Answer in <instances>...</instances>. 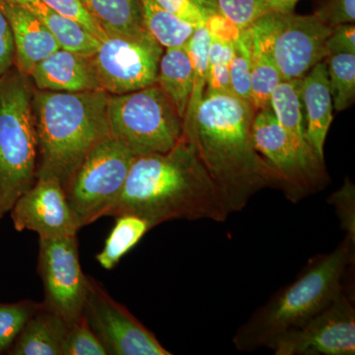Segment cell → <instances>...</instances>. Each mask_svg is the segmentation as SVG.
Returning a JSON list of instances; mask_svg holds the SVG:
<instances>
[{
	"label": "cell",
	"mask_w": 355,
	"mask_h": 355,
	"mask_svg": "<svg viewBox=\"0 0 355 355\" xmlns=\"http://www.w3.org/2000/svg\"><path fill=\"white\" fill-rule=\"evenodd\" d=\"M253 105L234 94L203 96L183 118V139L220 191L229 214L241 211L259 191L282 187L280 177L254 146Z\"/></svg>",
	"instance_id": "obj_1"
},
{
	"label": "cell",
	"mask_w": 355,
	"mask_h": 355,
	"mask_svg": "<svg viewBox=\"0 0 355 355\" xmlns=\"http://www.w3.org/2000/svg\"><path fill=\"white\" fill-rule=\"evenodd\" d=\"M135 214L153 228L174 219L226 221L227 207L188 142L171 150L137 156L120 197L106 216Z\"/></svg>",
	"instance_id": "obj_2"
},
{
	"label": "cell",
	"mask_w": 355,
	"mask_h": 355,
	"mask_svg": "<svg viewBox=\"0 0 355 355\" xmlns=\"http://www.w3.org/2000/svg\"><path fill=\"white\" fill-rule=\"evenodd\" d=\"M104 90L55 92L35 88L32 108L38 139L37 179L53 177L67 190L87 154L110 135Z\"/></svg>",
	"instance_id": "obj_3"
},
{
	"label": "cell",
	"mask_w": 355,
	"mask_h": 355,
	"mask_svg": "<svg viewBox=\"0 0 355 355\" xmlns=\"http://www.w3.org/2000/svg\"><path fill=\"white\" fill-rule=\"evenodd\" d=\"M355 260V243L345 236L330 253L310 260L288 286L277 292L240 327L233 338L240 352L272 349L282 336L309 321L340 295Z\"/></svg>",
	"instance_id": "obj_4"
},
{
	"label": "cell",
	"mask_w": 355,
	"mask_h": 355,
	"mask_svg": "<svg viewBox=\"0 0 355 355\" xmlns=\"http://www.w3.org/2000/svg\"><path fill=\"white\" fill-rule=\"evenodd\" d=\"M35 87L15 67L0 76V216L35 184L38 139L33 116Z\"/></svg>",
	"instance_id": "obj_5"
},
{
	"label": "cell",
	"mask_w": 355,
	"mask_h": 355,
	"mask_svg": "<svg viewBox=\"0 0 355 355\" xmlns=\"http://www.w3.org/2000/svg\"><path fill=\"white\" fill-rule=\"evenodd\" d=\"M110 135L137 156L164 153L183 139V118L157 84L109 95Z\"/></svg>",
	"instance_id": "obj_6"
},
{
	"label": "cell",
	"mask_w": 355,
	"mask_h": 355,
	"mask_svg": "<svg viewBox=\"0 0 355 355\" xmlns=\"http://www.w3.org/2000/svg\"><path fill=\"white\" fill-rule=\"evenodd\" d=\"M135 158L111 135L84 158L65 190L78 230L106 216L120 197Z\"/></svg>",
	"instance_id": "obj_7"
},
{
	"label": "cell",
	"mask_w": 355,
	"mask_h": 355,
	"mask_svg": "<svg viewBox=\"0 0 355 355\" xmlns=\"http://www.w3.org/2000/svg\"><path fill=\"white\" fill-rule=\"evenodd\" d=\"M248 30L277 65L282 80H291L303 78L326 60V42L333 28L314 15L268 12Z\"/></svg>",
	"instance_id": "obj_8"
},
{
	"label": "cell",
	"mask_w": 355,
	"mask_h": 355,
	"mask_svg": "<svg viewBox=\"0 0 355 355\" xmlns=\"http://www.w3.org/2000/svg\"><path fill=\"white\" fill-rule=\"evenodd\" d=\"M252 132L257 150L279 174L280 189L291 202H300L330 183L324 160L314 150L299 146L277 123L272 110L256 112Z\"/></svg>",
	"instance_id": "obj_9"
},
{
	"label": "cell",
	"mask_w": 355,
	"mask_h": 355,
	"mask_svg": "<svg viewBox=\"0 0 355 355\" xmlns=\"http://www.w3.org/2000/svg\"><path fill=\"white\" fill-rule=\"evenodd\" d=\"M164 48L149 33L107 35L92 55L102 90L121 95L157 84Z\"/></svg>",
	"instance_id": "obj_10"
},
{
	"label": "cell",
	"mask_w": 355,
	"mask_h": 355,
	"mask_svg": "<svg viewBox=\"0 0 355 355\" xmlns=\"http://www.w3.org/2000/svg\"><path fill=\"white\" fill-rule=\"evenodd\" d=\"M38 272L44 287V306L67 323L80 319L88 277L81 268L76 235L40 239Z\"/></svg>",
	"instance_id": "obj_11"
},
{
	"label": "cell",
	"mask_w": 355,
	"mask_h": 355,
	"mask_svg": "<svg viewBox=\"0 0 355 355\" xmlns=\"http://www.w3.org/2000/svg\"><path fill=\"white\" fill-rule=\"evenodd\" d=\"M83 316L111 355H170L153 331L88 277Z\"/></svg>",
	"instance_id": "obj_12"
},
{
	"label": "cell",
	"mask_w": 355,
	"mask_h": 355,
	"mask_svg": "<svg viewBox=\"0 0 355 355\" xmlns=\"http://www.w3.org/2000/svg\"><path fill=\"white\" fill-rule=\"evenodd\" d=\"M277 355H354L355 309L343 291L321 312L272 347Z\"/></svg>",
	"instance_id": "obj_13"
},
{
	"label": "cell",
	"mask_w": 355,
	"mask_h": 355,
	"mask_svg": "<svg viewBox=\"0 0 355 355\" xmlns=\"http://www.w3.org/2000/svg\"><path fill=\"white\" fill-rule=\"evenodd\" d=\"M17 231L38 233L40 239L76 235V227L64 187L53 177L38 178L10 210Z\"/></svg>",
	"instance_id": "obj_14"
},
{
	"label": "cell",
	"mask_w": 355,
	"mask_h": 355,
	"mask_svg": "<svg viewBox=\"0 0 355 355\" xmlns=\"http://www.w3.org/2000/svg\"><path fill=\"white\" fill-rule=\"evenodd\" d=\"M29 77L38 90L69 93L102 90L92 55L64 48L40 62Z\"/></svg>",
	"instance_id": "obj_15"
},
{
	"label": "cell",
	"mask_w": 355,
	"mask_h": 355,
	"mask_svg": "<svg viewBox=\"0 0 355 355\" xmlns=\"http://www.w3.org/2000/svg\"><path fill=\"white\" fill-rule=\"evenodd\" d=\"M14 44V67L29 76L32 70L60 48L57 40L25 7L9 0H1Z\"/></svg>",
	"instance_id": "obj_16"
},
{
	"label": "cell",
	"mask_w": 355,
	"mask_h": 355,
	"mask_svg": "<svg viewBox=\"0 0 355 355\" xmlns=\"http://www.w3.org/2000/svg\"><path fill=\"white\" fill-rule=\"evenodd\" d=\"M302 103L308 142L317 155L324 160V142L334 120L326 60L315 65L303 77Z\"/></svg>",
	"instance_id": "obj_17"
},
{
	"label": "cell",
	"mask_w": 355,
	"mask_h": 355,
	"mask_svg": "<svg viewBox=\"0 0 355 355\" xmlns=\"http://www.w3.org/2000/svg\"><path fill=\"white\" fill-rule=\"evenodd\" d=\"M69 324L44 303L26 323L7 354L11 355H62Z\"/></svg>",
	"instance_id": "obj_18"
},
{
	"label": "cell",
	"mask_w": 355,
	"mask_h": 355,
	"mask_svg": "<svg viewBox=\"0 0 355 355\" xmlns=\"http://www.w3.org/2000/svg\"><path fill=\"white\" fill-rule=\"evenodd\" d=\"M20 4L38 18L44 27L57 40L60 48L76 51L81 55H94L100 46V40L90 34L76 21L64 17L62 14L51 9L42 0H9Z\"/></svg>",
	"instance_id": "obj_19"
},
{
	"label": "cell",
	"mask_w": 355,
	"mask_h": 355,
	"mask_svg": "<svg viewBox=\"0 0 355 355\" xmlns=\"http://www.w3.org/2000/svg\"><path fill=\"white\" fill-rule=\"evenodd\" d=\"M87 12L107 35L146 34L141 0H81Z\"/></svg>",
	"instance_id": "obj_20"
},
{
	"label": "cell",
	"mask_w": 355,
	"mask_h": 355,
	"mask_svg": "<svg viewBox=\"0 0 355 355\" xmlns=\"http://www.w3.org/2000/svg\"><path fill=\"white\" fill-rule=\"evenodd\" d=\"M193 69L186 46L164 49L159 62L157 85L184 118L193 90Z\"/></svg>",
	"instance_id": "obj_21"
},
{
	"label": "cell",
	"mask_w": 355,
	"mask_h": 355,
	"mask_svg": "<svg viewBox=\"0 0 355 355\" xmlns=\"http://www.w3.org/2000/svg\"><path fill=\"white\" fill-rule=\"evenodd\" d=\"M302 84L303 78L280 81L270 97V110L277 123L299 146L314 150L306 137Z\"/></svg>",
	"instance_id": "obj_22"
},
{
	"label": "cell",
	"mask_w": 355,
	"mask_h": 355,
	"mask_svg": "<svg viewBox=\"0 0 355 355\" xmlns=\"http://www.w3.org/2000/svg\"><path fill=\"white\" fill-rule=\"evenodd\" d=\"M153 226L146 219L135 214L116 216V223L107 238L105 246L96 256L102 268L113 270L125 254L144 237Z\"/></svg>",
	"instance_id": "obj_23"
},
{
	"label": "cell",
	"mask_w": 355,
	"mask_h": 355,
	"mask_svg": "<svg viewBox=\"0 0 355 355\" xmlns=\"http://www.w3.org/2000/svg\"><path fill=\"white\" fill-rule=\"evenodd\" d=\"M141 1L144 25L149 34L164 49L186 46L197 26L168 12L153 0Z\"/></svg>",
	"instance_id": "obj_24"
},
{
	"label": "cell",
	"mask_w": 355,
	"mask_h": 355,
	"mask_svg": "<svg viewBox=\"0 0 355 355\" xmlns=\"http://www.w3.org/2000/svg\"><path fill=\"white\" fill-rule=\"evenodd\" d=\"M251 50V104L256 111L270 109V97L282 80L279 69L246 29Z\"/></svg>",
	"instance_id": "obj_25"
},
{
	"label": "cell",
	"mask_w": 355,
	"mask_h": 355,
	"mask_svg": "<svg viewBox=\"0 0 355 355\" xmlns=\"http://www.w3.org/2000/svg\"><path fill=\"white\" fill-rule=\"evenodd\" d=\"M324 60L334 109L347 110L355 101V53H335Z\"/></svg>",
	"instance_id": "obj_26"
},
{
	"label": "cell",
	"mask_w": 355,
	"mask_h": 355,
	"mask_svg": "<svg viewBox=\"0 0 355 355\" xmlns=\"http://www.w3.org/2000/svg\"><path fill=\"white\" fill-rule=\"evenodd\" d=\"M211 36H210L207 24L198 25L188 43L186 44L187 51L190 58L193 69V90L186 114H191L198 108L202 102L207 88V69H209V55Z\"/></svg>",
	"instance_id": "obj_27"
},
{
	"label": "cell",
	"mask_w": 355,
	"mask_h": 355,
	"mask_svg": "<svg viewBox=\"0 0 355 355\" xmlns=\"http://www.w3.org/2000/svg\"><path fill=\"white\" fill-rule=\"evenodd\" d=\"M42 305L31 300L0 303V354L10 349L26 323Z\"/></svg>",
	"instance_id": "obj_28"
},
{
	"label": "cell",
	"mask_w": 355,
	"mask_h": 355,
	"mask_svg": "<svg viewBox=\"0 0 355 355\" xmlns=\"http://www.w3.org/2000/svg\"><path fill=\"white\" fill-rule=\"evenodd\" d=\"M233 55V44L211 38L205 95L233 94L230 86L229 65Z\"/></svg>",
	"instance_id": "obj_29"
},
{
	"label": "cell",
	"mask_w": 355,
	"mask_h": 355,
	"mask_svg": "<svg viewBox=\"0 0 355 355\" xmlns=\"http://www.w3.org/2000/svg\"><path fill=\"white\" fill-rule=\"evenodd\" d=\"M251 50L246 30L233 44V55L229 65L230 86L233 94L241 99L251 100Z\"/></svg>",
	"instance_id": "obj_30"
},
{
	"label": "cell",
	"mask_w": 355,
	"mask_h": 355,
	"mask_svg": "<svg viewBox=\"0 0 355 355\" xmlns=\"http://www.w3.org/2000/svg\"><path fill=\"white\" fill-rule=\"evenodd\" d=\"M101 340L90 328L85 317L69 324L62 355H107Z\"/></svg>",
	"instance_id": "obj_31"
},
{
	"label": "cell",
	"mask_w": 355,
	"mask_h": 355,
	"mask_svg": "<svg viewBox=\"0 0 355 355\" xmlns=\"http://www.w3.org/2000/svg\"><path fill=\"white\" fill-rule=\"evenodd\" d=\"M217 10L241 30L251 27L268 13L266 0H214Z\"/></svg>",
	"instance_id": "obj_32"
},
{
	"label": "cell",
	"mask_w": 355,
	"mask_h": 355,
	"mask_svg": "<svg viewBox=\"0 0 355 355\" xmlns=\"http://www.w3.org/2000/svg\"><path fill=\"white\" fill-rule=\"evenodd\" d=\"M328 202L335 207L340 227L347 233L345 236L355 243V187L349 178L331 193Z\"/></svg>",
	"instance_id": "obj_33"
},
{
	"label": "cell",
	"mask_w": 355,
	"mask_h": 355,
	"mask_svg": "<svg viewBox=\"0 0 355 355\" xmlns=\"http://www.w3.org/2000/svg\"><path fill=\"white\" fill-rule=\"evenodd\" d=\"M42 1L64 17L76 21L100 41L106 37L101 27L87 12L81 0H42Z\"/></svg>",
	"instance_id": "obj_34"
},
{
	"label": "cell",
	"mask_w": 355,
	"mask_h": 355,
	"mask_svg": "<svg viewBox=\"0 0 355 355\" xmlns=\"http://www.w3.org/2000/svg\"><path fill=\"white\" fill-rule=\"evenodd\" d=\"M313 15L330 28L354 24L355 0H323Z\"/></svg>",
	"instance_id": "obj_35"
},
{
	"label": "cell",
	"mask_w": 355,
	"mask_h": 355,
	"mask_svg": "<svg viewBox=\"0 0 355 355\" xmlns=\"http://www.w3.org/2000/svg\"><path fill=\"white\" fill-rule=\"evenodd\" d=\"M158 6L193 25L207 22V17L193 0H153Z\"/></svg>",
	"instance_id": "obj_36"
},
{
	"label": "cell",
	"mask_w": 355,
	"mask_h": 355,
	"mask_svg": "<svg viewBox=\"0 0 355 355\" xmlns=\"http://www.w3.org/2000/svg\"><path fill=\"white\" fill-rule=\"evenodd\" d=\"M205 24L212 39L231 44H234L244 31L219 12L210 15Z\"/></svg>",
	"instance_id": "obj_37"
},
{
	"label": "cell",
	"mask_w": 355,
	"mask_h": 355,
	"mask_svg": "<svg viewBox=\"0 0 355 355\" xmlns=\"http://www.w3.org/2000/svg\"><path fill=\"white\" fill-rule=\"evenodd\" d=\"M328 55L335 53H355V26L342 24L336 26L331 30L326 42Z\"/></svg>",
	"instance_id": "obj_38"
},
{
	"label": "cell",
	"mask_w": 355,
	"mask_h": 355,
	"mask_svg": "<svg viewBox=\"0 0 355 355\" xmlns=\"http://www.w3.org/2000/svg\"><path fill=\"white\" fill-rule=\"evenodd\" d=\"M14 67L12 33L0 0V76Z\"/></svg>",
	"instance_id": "obj_39"
},
{
	"label": "cell",
	"mask_w": 355,
	"mask_h": 355,
	"mask_svg": "<svg viewBox=\"0 0 355 355\" xmlns=\"http://www.w3.org/2000/svg\"><path fill=\"white\" fill-rule=\"evenodd\" d=\"M299 0H266L268 12L279 14L294 13Z\"/></svg>",
	"instance_id": "obj_40"
},
{
	"label": "cell",
	"mask_w": 355,
	"mask_h": 355,
	"mask_svg": "<svg viewBox=\"0 0 355 355\" xmlns=\"http://www.w3.org/2000/svg\"><path fill=\"white\" fill-rule=\"evenodd\" d=\"M1 217H2V216H0V218H1Z\"/></svg>",
	"instance_id": "obj_41"
}]
</instances>
